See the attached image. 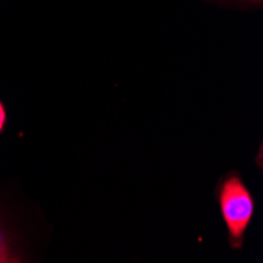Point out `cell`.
Wrapping results in <instances>:
<instances>
[{
  "label": "cell",
  "instance_id": "6da1fadb",
  "mask_svg": "<svg viewBox=\"0 0 263 263\" xmlns=\"http://www.w3.org/2000/svg\"><path fill=\"white\" fill-rule=\"evenodd\" d=\"M221 213L226 226L233 238H243L254 214L252 196L238 177H230L219 193Z\"/></svg>",
  "mask_w": 263,
  "mask_h": 263
},
{
  "label": "cell",
  "instance_id": "7a4b0ae2",
  "mask_svg": "<svg viewBox=\"0 0 263 263\" xmlns=\"http://www.w3.org/2000/svg\"><path fill=\"white\" fill-rule=\"evenodd\" d=\"M11 261H19V260L11 251L7 233L0 227V263H11Z\"/></svg>",
  "mask_w": 263,
  "mask_h": 263
},
{
  "label": "cell",
  "instance_id": "3957f363",
  "mask_svg": "<svg viewBox=\"0 0 263 263\" xmlns=\"http://www.w3.org/2000/svg\"><path fill=\"white\" fill-rule=\"evenodd\" d=\"M5 123H7V112H5V106L0 101V133L4 131Z\"/></svg>",
  "mask_w": 263,
  "mask_h": 263
}]
</instances>
